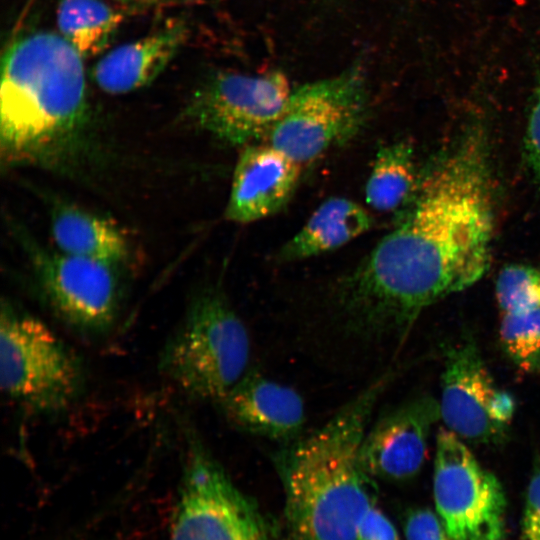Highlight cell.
Here are the masks:
<instances>
[{
  "mask_svg": "<svg viewBox=\"0 0 540 540\" xmlns=\"http://www.w3.org/2000/svg\"><path fill=\"white\" fill-rule=\"evenodd\" d=\"M486 143L466 136L426 176L403 221L339 280L329 328L361 352L405 340L429 305L490 266L494 195Z\"/></svg>",
  "mask_w": 540,
  "mask_h": 540,
  "instance_id": "1",
  "label": "cell"
},
{
  "mask_svg": "<svg viewBox=\"0 0 540 540\" xmlns=\"http://www.w3.org/2000/svg\"><path fill=\"white\" fill-rule=\"evenodd\" d=\"M392 376L374 378L320 428L274 454L285 492L288 540H357L359 525L374 506L361 446Z\"/></svg>",
  "mask_w": 540,
  "mask_h": 540,
  "instance_id": "2",
  "label": "cell"
},
{
  "mask_svg": "<svg viewBox=\"0 0 540 540\" xmlns=\"http://www.w3.org/2000/svg\"><path fill=\"white\" fill-rule=\"evenodd\" d=\"M86 121V78L79 52L52 32L14 41L1 65L2 159L48 161L75 143Z\"/></svg>",
  "mask_w": 540,
  "mask_h": 540,
  "instance_id": "3",
  "label": "cell"
},
{
  "mask_svg": "<svg viewBox=\"0 0 540 540\" xmlns=\"http://www.w3.org/2000/svg\"><path fill=\"white\" fill-rule=\"evenodd\" d=\"M250 354L243 320L220 289L205 288L168 337L159 369L184 395L217 404L248 372Z\"/></svg>",
  "mask_w": 540,
  "mask_h": 540,
  "instance_id": "4",
  "label": "cell"
},
{
  "mask_svg": "<svg viewBox=\"0 0 540 540\" xmlns=\"http://www.w3.org/2000/svg\"><path fill=\"white\" fill-rule=\"evenodd\" d=\"M0 383L15 404L37 414L64 412L79 400L80 356L44 321L10 300L1 303Z\"/></svg>",
  "mask_w": 540,
  "mask_h": 540,
  "instance_id": "5",
  "label": "cell"
},
{
  "mask_svg": "<svg viewBox=\"0 0 540 540\" xmlns=\"http://www.w3.org/2000/svg\"><path fill=\"white\" fill-rule=\"evenodd\" d=\"M367 115L365 78L351 67L293 89L268 143L302 165L352 139Z\"/></svg>",
  "mask_w": 540,
  "mask_h": 540,
  "instance_id": "6",
  "label": "cell"
},
{
  "mask_svg": "<svg viewBox=\"0 0 540 540\" xmlns=\"http://www.w3.org/2000/svg\"><path fill=\"white\" fill-rule=\"evenodd\" d=\"M171 540H271L256 505L189 433Z\"/></svg>",
  "mask_w": 540,
  "mask_h": 540,
  "instance_id": "7",
  "label": "cell"
},
{
  "mask_svg": "<svg viewBox=\"0 0 540 540\" xmlns=\"http://www.w3.org/2000/svg\"><path fill=\"white\" fill-rule=\"evenodd\" d=\"M32 264L35 280L54 315L73 331L103 336L118 322L123 285L117 266L53 252L16 230Z\"/></svg>",
  "mask_w": 540,
  "mask_h": 540,
  "instance_id": "8",
  "label": "cell"
},
{
  "mask_svg": "<svg viewBox=\"0 0 540 540\" xmlns=\"http://www.w3.org/2000/svg\"><path fill=\"white\" fill-rule=\"evenodd\" d=\"M433 493L436 513L452 540H503L506 496L462 439L440 428L436 436Z\"/></svg>",
  "mask_w": 540,
  "mask_h": 540,
  "instance_id": "9",
  "label": "cell"
},
{
  "mask_svg": "<svg viewBox=\"0 0 540 540\" xmlns=\"http://www.w3.org/2000/svg\"><path fill=\"white\" fill-rule=\"evenodd\" d=\"M292 91L280 71L218 72L195 90L184 117L224 143L245 147L268 136Z\"/></svg>",
  "mask_w": 540,
  "mask_h": 540,
  "instance_id": "10",
  "label": "cell"
},
{
  "mask_svg": "<svg viewBox=\"0 0 540 540\" xmlns=\"http://www.w3.org/2000/svg\"><path fill=\"white\" fill-rule=\"evenodd\" d=\"M439 418V403L427 395L386 411L364 436L360 456L366 471L393 481L414 477L425 461L429 434Z\"/></svg>",
  "mask_w": 540,
  "mask_h": 540,
  "instance_id": "11",
  "label": "cell"
},
{
  "mask_svg": "<svg viewBox=\"0 0 540 540\" xmlns=\"http://www.w3.org/2000/svg\"><path fill=\"white\" fill-rule=\"evenodd\" d=\"M498 389L473 342L458 345L446 354L441 380L440 417L448 430L462 440L489 443L505 430L490 414Z\"/></svg>",
  "mask_w": 540,
  "mask_h": 540,
  "instance_id": "12",
  "label": "cell"
},
{
  "mask_svg": "<svg viewBox=\"0 0 540 540\" xmlns=\"http://www.w3.org/2000/svg\"><path fill=\"white\" fill-rule=\"evenodd\" d=\"M301 164L269 143L247 145L235 165L225 218L251 223L278 212L298 184Z\"/></svg>",
  "mask_w": 540,
  "mask_h": 540,
  "instance_id": "13",
  "label": "cell"
},
{
  "mask_svg": "<svg viewBox=\"0 0 540 540\" xmlns=\"http://www.w3.org/2000/svg\"><path fill=\"white\" fill-rule=\"evenodd\" d=\"M217 405L237 428L283 444L299 438L305 425L300 394L254 370H248Z\"/></svg>",
  "mask_w": 540,
  "mask_h": 540,
  "instance_id": "14",
  "label": "cell"
},
{
  "mask_svg": "<svg viewBox=\"0 0 540 540\" xmlns=\"http://www.w3.org/2000/svg\"><path fill=\"white\" fill-rule=\"evenodd\" d=\"M186 35L183 24L121 45L102 57L92 70L97 86L109 94H125L151 83L168 65Z\"/></svg>",
  "mask_w": 540,
  "mask_h": 540,
  "instance_id": "15",
  "label": "cell"
},
{
  "mask_svg": "<svg viewBox=\"0 0 540 540\" xmlns=\"http://www.w3.org/2000/svg\"><path fill=\"white\" fill-rule=\"evenodd\" d=\"M373 222L370 213L357 202L345 197L329 198L282 246L277 257L291 262L329 252L370 230Z\"/></svg>",
  "mask_w": 540,
  "mask_h": 540,
  "instance_id": "16",
  "label": "cell"
},
{
  "mask_svg": "<svg viewBox=\"0 0 540 540\" xmlns=\"http://www.w3.org/2000/svg\"><path fill=\"white\" fill-rule=\"evenodd\" d=\"M51 233L59 251L119 267L128 257V242L112 222L69 204H57Z\"/></svg>",
  "mask_w": 540,
  "mask_h": 540,
  "instance_id": "17",
  "label": "cell"
},
{
  "mask_svg": "<svg viewBox=\"0 0 540 540\" xmlns=\"http://www.w3.org/2000/svg\"><path fill=\"white\" fill-rule=\"evenodd\" d=\"M417 190L413 150L406 142L381 147L365 186L367 204L382 212L403 206Z\"/></svg>",
  "mask_w": 540,
  "mask_h": 540,
  "instance_id": "18",
  "label": "cell"
},
{
  "mask_svg": "<svg viewBox=\"0 0 540 540\" xmlns=\"http://www.w3.org/2000/svg\"><path fill=\"white\" fill-rule=\"evenodd\" d=\"M121 20L102 0H61L57 9L61 35L82 57L101 52Z\"/></svg>",
  "mask_w": 540,
  "mask_h": 540,
  "instance_id": "19",
  "label": "cell"
},
{
  "mask_svg": "<svg viewBox=\"0 0 540 540\" xmlns=\"http://www.w3.org/2000/svg\"><path fill=\"white\" fill-rule=\"evenodd\" d=\"M499 334L505 352L520 369L540 373V308L503 314Z\"/></svg>",
  "mask_w": 540,
  "mask_h": 540,
  "instance_id": "20",
  "label": "cell"
},
{
  "mask_svg": "<svg viewBox=\"0 0 540 540\" xmlns=\"http://www.w3.org/2000/svg\"><path fill=\"white\" fill-rule=\"evenodd\" d=\"M495 288L502 314L540 308V268L522 264L505 266Z\"/></svg>",
  "mask_w": 540,
  "mask_h": 540,
  "instance_id": "21",
  "label": "cell"
},
{
  "mask_svg": "<svg viewBox=\"0 0 540 540\" xmlns=\"http://www.w3.org/2000/svg\"><path fill=\"white\" fill-rule=\"evenodd\" d=\"M404 532L406 540H452L437 513L427 508L408 514Z\"/></svg>",
  "mask_w": 540,
  "mask_h": 540,
  "instance_id": "22",
  "label": "cell"
},
{
  "mask_svg": "<svg viewBox=\"0 0 540 540\" xmlns=\"http://www.w3.org/2000/svg\"><path fill=\"white\" fill-rule=\"evenodd\" d=\"M520 540H540V458L534 465L527 489Z\"/></svg>",
  "mask_w": 540,
  "mask_h": 540,
  "instance_id": "23",
  "label": "cell"
},
{
  "mask_svg": "<svg viewBox=\"0 0 540 540\" xmlns=\"http://www.w3.org/2000/svg\"><path fill=\"white\" fill-rule=\"evenodd\" d=\"M524 154L529 171L536 183L540 185V87L528 118L524 137Z\"/></svg>",
  "mask_w": 540,
  "mask_h": 540,
  "instance_id": "24",
  "label": "cell"
},
{
  "mask_svg": "<svg viewBox=\"0 0 540 540\" xmlns=\"http://www.w3.org/2000/svg\"><path fill=\"white\" fill-rule=\"evenodd\" d=\"M357 540H399V537L389 519L372 506L359 525Z\"/></svg>",
  "mask_w": 540,
  "mask_h": 540,
  "instance_id": "25",
  "label": "cell"
},
{
  "mask_svg": "<svg viewBox=\"0 0 540 540\" xmlns=\"http://www.w3.org/2000/svg\"><path fill=\"white\" fill-rule=\"evenodd\" d=\"M515 410V402L511 394L497 390L490 406V414L495 423L505 428L510 423Z\"/></svg>",
  "mask_w": 540,
  "mask_h": 540,
  "instance_id": "26",
  "label": "cell"
},
{
  "mask_svg": "<svg viewBox=\"0 0 540 540\" xmlns=\"http://www.w3.org/2000/svg\"><path fill=\"white\" fill-rule=\"evenodd\" d=\"M128 1V0H127Z\"/></svg>",
  "mask_w": 540,
  "mask_h": 540,
  "instance_id": "27",
  "label": "cell"
}]
</instances>
